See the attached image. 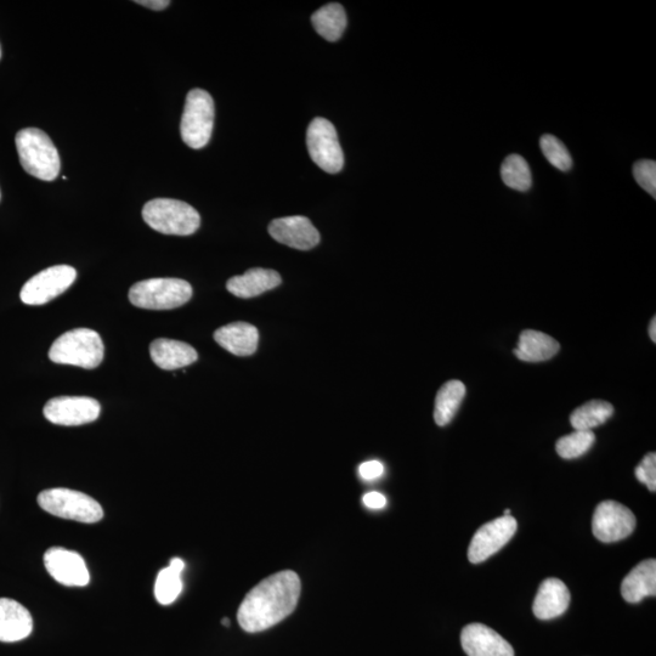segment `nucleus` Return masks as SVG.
Instances as JSON below:
<instances>
[{
	"instance_id": "nucleus-1",
	"label": "nucleus",
	"mask_w": 656,
	"mask_h": 656,
	"mask_svg": "<svg viewBox=\"0 0 656 656\" xmlns=\"http://www.w3.org/2000/svg\"><path fill=\"white\" fill-rule=\"evenodd\" d=\"M302 584L291 570L280 571L253 588L240 605L237 620L250 633L270 629L297 608Z\"/></svg>"
},
{
	"instance_id": "nucleus-2",
	"label": "nucleus",
	"mask_w": 656,
	"mask_h": 656,
	"mask_svg": "<svg viewBox=\"0 0 656 656\" xmlns=\"http://www.w3.org/2000/svg\"><path fill=\"white\" fill-rule=\"evenodd\" d=\"M21 166L28 174L44 182H53L60 173L58 150L47 133L37 128L20 130L15 139Z\"/></svg>"
},
{
	"instance_id": "nucleus-3",
	"label": "nucleus",
	"mask_w": 656,
	"mask_h": 656,
	"mask_svg": "<svg viewBox=\"0 0 656 656\" xmlns=\"http://www.w3.org/2000/svg\"><path fill=\"white\" fill-rule=\"evenodd\" d=\"M49 359L55 364L96 369L104 360L103 339L89 328L66 332L53 343Z\"/></svg>"
},
{
	"instance_id": "nucleus-4",
	"label": "nucleus",
	"mask_w": 656,
	"mask_h": 656,
	"mask_svg": "<svg viewBox=\"0 0 656 656\" xmlns=\"http://www.w3.org/2000/svg\"><path fill=\"white\" fill-rule=\"evenodd\" d=\"M143 218L151 229L164 235L189 236L201 225L199 212L188 203L172 199H156L147 202Z\"/></svg>"
},
{
	"instance_id": "nucleus-5",
	"label": "nucleus",
	"mask_w": 656,
	"mask_h": 656,
	"mask_svg": "<svg viewBox=\"0 0 656 656\" xmlns=\"http://www.w3.org/2000/svg\"><path fill=\"white\" fill-rule=\"evenodd\" d=\"M38 505L52 516L93 524L104 518L100 503L83 492L56 488L44 490L38 495Z\"/></svg>"
},
{
	"instance_id": "nucleus-6",
	"label": "nucleus",
	"mask_w": 656,
	"mask_h": 656,
	"mask_svg": "<svg viewBox=\"0 0 656 656\" xmlns=\"http://www.w3.org/2000/svg\"><path fill=\"white\" fill-rule=\"evenodd\" d=\"M192 297L188 281L180 279H149L130 288L129 301L147 310H171L182 307Z\"/></svg>"
},
{
	"instance_id": "nucleus-7",
	"label": "nucleus",
	"mask_w": 656,
	"mask_h": 656,
	"mask_svg": "<svg viewBox=\"0 0 656 656\" xmlns=\"http://www.w3.org/2000/svg\"><path fill=\"white\" fill-rule=\"evenodd\" d=\"M214 126V101L202 89H194L186 96L180 133L186 145L203 149L211 140Z\"/></svg>"
},
{
	"instance_id": "nucleus-8",
	"label": "nucleus",
	"mask_w": 656,
	"mask_h": 656,
	"mask_svg": "<svg viewBox=\"0 0 656 656\" xmlns=\"http://www.w3.org/2000/svg\"><path fill=\"white\" fill-rule=\"evenodd\" d=\"M307 145L311 160L330 174L341 172L344 155L335 126L325 118H315L307 132Z\"/></svg>"
},
{
	"instance_id": "nucleus-9",
	"label": "nucleus",
	"mask_w": 656,
	"mask_h": 656,
	"mask_svg": "<svg viewBox=\"0 0 656 656\" xmlns=\"http://www.w3.org/2000/svg\"><path fill=\"white\" fill-rule=\"evenodd\" d=\"M77 271L70 265H55L31 277L22 287L20 298L27 305H43L69 290Z\"/></svg>"
},
{
	"instance_id": "nucleus-10",
	"label": "nucleus",
	"mask_w": 656,
	"mask_h": 656,
	"mask_svg": "<svg viewBox=\"0 0 656 656\" xmlns=\"http://www.w3.org/2000/svg\"><path fill=\"white\" fill-rule=\"evenodd\" d=\"M635 528V514L621 503L615 501L599 503L593 514V535L605 544L626 539Z\"/></svg>"
},
{
	"instance_id": "nucleus-11",
	"label": "nucleus",
	"mask_w": 656,
	"mask_h": 656,
	"mask_svg": "<svg viewBox=\"0 0 656 656\" xmlns=\"http://www.w3.org/2000/svg\"><path fill=\"white\" fill-rule=\"evenodd\" d=\"M517 520L503 516L486 523L475 533L468 550L469 562L478 564L494 556L505 547L516 534Z\"/></svg>"
},
{
	"instance_id": "nucleus-12",
	"label": "nucleus",
	"mask_w": 656,
	"mask_h": 656,
	"mask_svg": "<svg viewBox=\"0 0 656 656\" xmlns=\"http://www.w3.org/2000/svg\"><path fill=\"white\" fill-rule=\"evenodd\" d=\"M101 406L99 401L87 397H59L49 400L44 406V416L58 426H82L98 420Z\"/></svg>"
},
{
	"instance_id": "nucleus-13",
	"label": "nucleus",
	"mask_w": 656,
	"mask_h": 656,
	"mask_svg": "<svg viewBox=\"0 0 656 656\" xmlns=\"http://www.w3.org/2000/svg\"><path fill=\"white\" fill-rule=\"evenodd\" d=\"M44 565L50 576L61 585L83 587L89 584V570L77 552L62 547L50 548L44 554Z\"/></svg>"
},
{
	"instance_id": "nucleus-14",
	"label": "nucleus",
	"mask_w": 656,
	"mask_h": 656,
	"mask_svg": "<svg viewBox=\"0 0 656 656\" xmlns=\"http://www.w3.org/2000/svg\"><path fill=\"white\" fill-rule=\"evenodd\" d=\"M269 234L277 242L299 251H309L320 243V234L308 218L296 216L273 220Z\"/></svg>"
},
{
	"instance_id": "nucleus-15",
	"label": "nucleus",
	"mask_w": 656,
	"mask_h": 656,
	"mask_svg": "<svg viewBox=\"0 0 656 656\" xmlns=\"http://www.w3.org/2000/svg\"><path fill=\"white\" fill-rule=\"evenodd\" d=\"M461 643L468 656H514L511 644L483 624L467 625L462 630Z\"/></svg>"
},
{
	"instance_id": "nucleus-16",
	"label": "nucleus",
	"mask_w": 656,
	"mask_h": 656,
	"mask_svg": "<svg viewBox=\"0 0 656 656\" xmlns=\"http://www.w3.org/2000/svg\"><path fill=\"white\" fill-rule=\"evenodd\" d=\"M33 630L32 615L14 599L0 598V642L22 641Z\"/></svg>"
},
{
	"instance_id": "nucleus-17",
	"label": "nucleus",
	"mask_w": 656,
	"mask_h": 656,
	"mask_svg": "<svg viewBox=\"0 0 656 656\" xmlns=\"http://www.w3.org/2000/svg\"><path fill=\"white\" fill-rule=\"evenodd\" d=\"M570 604V592L564 582L547 579L542 582L535 597L533 610L537 619L551 620L567 612Z\"/></svg>"
},
{
	"instance_id": "nucleus-18",
	"label": "nucleus",
	"mask_w": 656,
	"mask_h": 656,
	"mask_svg": "<svg viewBox=\"0 0 656 656\" xmlns=\"http://www.w3.org/2000/svg\"><path fill=\"white\" fill-rule=\"evenodd\" d=\"M214 339L220 347L236 356H250L257 352L259 332L247 322H234L218 328Z\"/></svg>"
},
{
	"instance_id": "nucleus-19",
	"label": "nucleus",
	"mask_w": 656,
	"mask_h": 656,
	"mask_svg": "<svg viewBox=\"0 0 656 656\" xmlns=\"http://www.w3.org/2000/svg\"><path fill=\"white\" fill-rule=\"evenodd\" d=\"M151 359L162 370L173 371L196 363L199 355L184 342L160 338L150 346Z\"/></svg>"
},
{
	"instance_id": "nucleus-20",
	"label": "nucleus",
	"mask_w": 656,
	"mask_h": 656,
	"mask_svg": "<svg viewBox=\"0 0 656 656\" xmlns=\"http://www.w3.org/2000/svg\"><path fill=\"white\" fill-rule=\"evenodd\" d=\"M281 282V276L275 270L256 268L241 276L231 277L226 288L234 296L247 299L274 290Z\"/></svg>"
},
{
	"instance_id": "nucleus-21",
	"label": "nucleus",
	"mask_w": 656,
	"mask_h": 656,
	"mask_svg": "<svg viewBox=\"0 0 656 656\" xmlns=\"http://www.w3.org/2000/svg\"><path fill=\"white\" fill-rule=\"evenodd\" d=\"M621 595L629 603H639L646 597L656 596L655 559L641 562L630 571L622 581Z\"/></svg>"
},
{
	"instance_id": "nucleus-22",
	"label": "nucleus",
	"mask_w": 656,
	"mask_h": 656,
	"mask_svg": "<svg viewBox=\"0 0 656 656\" xmlns=\"http://www.w3.org/2000/svg\"><path fill=\"white\" fill-rule=\"evenodd\" d=\"M561 349L556 339L544 332L525 330L519 337L514 355L525 363H544L556 356Z\"/></svg>"
},
{
	"instance_id": "nucleus-23",
	"label": "nucleus",
	"mask_w": 656,
	"mask_h": 656,
	"mask_svg": "<svg viewBox=\"0 0 656 656\" xmlns=\"http://www.w3.org/2000/svg\"><path fill=\"white\" fill-rule=\"evenodd\" d=\"M315 31L328 42H337L347 28V15L341 4H327L311 16Z\"/></svg>"
},
{
	"instance_id": "nucleus-24",
	"label": "nucleus",
	"mask_w": 656,
	"mask_h": 656,
	"mask_svg": "<svg viewBox=\"0 0 656 656\" xmlns=\"http://www.w3.org/2000/svg\"><path fill=\"white\" fill-rule=\"evenodd\" d=\"M465 395V384L460 381H450L440 388L437 398H435L434 409V421L438 426H448L454 420Z\"/></svg>"
},
{
	"instance_id": "nucleus-25",
	"label": "nucleus",
	"mask_w": 656,
	"mask_h": 656,
	"mask_svg": "<svg viewBox=\"0 0 656 656\" xmlns=\"http://www.w3.org/2000/svg\"><path fill=\"white\" fill-rule=\"evenodd\" d=\"M185 564L180 558H174L168 568L158 573L155 596L162 605L172 604L183 591L182 573Z\"/></svg>"
},
{
	"instance_id": "nucleus-26",
	"label": "nucleus",
	"mask_w": 656,
	"mask_h": 656,
	"mask_svg": "<svg viewBox=\"0 0 656 656\" xmlns=\"http://www.w3.org/2000/svg\"><path fill=\"white\" fill-rule=\"evenodd\" d=\"M614 414L612 404L603 400H592L576 409L570 416L575 431H590L602 426Z\"/></svg>"
},
{
	"instance_id": "nucleus-27",
	"label": "nucleus",
	"mask_w": 656,
	"mask_h": 656,
	"mask_svg": "<svg viewBox=\"0 0 656 656\" xmlns=\"http://www.w3.org/2000/svg\"><path fill=\"white\" fill-rule=\"evenodd\" d=\"M502 182L513 190L528 191L533 186V174L525 158L511 155L501 166Z\"/></svg>"
},
{
	"instance_id": "nucleus-28",
	"label": "nucleus",
	"mask_w": 656,
	"mask_h": 656,
	"mask_svg": "<svg viewBox=\"0 0 656 656\" xmlns=\"http://www.w3.org/2000/svg\"><path fill=\"white\" fill-rule=\"evenodd\" d=\"M596 437L590 431H574L569 435L558 440L556 450L558 455L565 460H574V458L585 455L595 444Z\"/></svg>"
},
{
	"instance_id": "nucleus-29",
	"label": "nucleus",
	"mask_w": 656,
	"mask_h": 656,
	"mask_svg": "<svg viewBox=\"0 0 656 656\" xmlns=\"http://www.w3.org/2000/svg\"><path fill=\"white\" fill-rule=\"evenodd\" d=\"M542 154L553 167L562 172H569L573 168V158L561 140L554 135L546 134L540 140Z\"/></svg>"
},
{
	"instance_id": "nucleus-30",
	"label": "nucleus",
	"mask_w": 656,
	"mask_h": 656,
	"mask_svg": "<svg viewBox=\"0 0 656 656\" xmlns=\"http://www.w3.org/2000/svg\"><path fill=\"white\" fill-rule=\"evenodd\" d=\"M633 177L643 190L656 199V163L652 160H641L633 166Z\"/></svg>"
},
{
	"instance_id": "nucleus-31",
	"label": "nucleus",
	"mask_w": 656,
	"mask_h": 656,
	"mask_svg": "<svg viewBox=\"0 0 656 656\" xmlns=\"http://www.w3.org/2000/svg\"><path fill=\"white\" fill-rule=\"evenodd\" d=\"M636 478L646 484L650 491L656 490V455L650 452L636 468Z\"/></svg>"
},
{
	"instance_id": "nucleus-32",
	"label": "nucleus",
	"mask_w": 656,
	"mask_h": 656,
	"mask_svg": "<svg viewBox=\"0 0 656 656\" xmlns=\"http://www.w3.org/2000/svg\"><path fill=\"white\" fill-rule=\"evenodd\" d=\"M383 472L384 467L380 461L364 462L359 468L360 477L364 480H376Z\"/></svg>"
},
{
	"instance_id": "nucleus-33",
	"label": "nucleus",
	"mask_w": 656,
	"mask_h": 656,
	"mask_svg": "<svg viewBox=\"0 0 656 656\" xmlns=\"http://www.w3.org/2000/svg\"><path fill=\"white\" fill-rule=\"evenodd\" d=\"M365 506L371 508V510H381V508L386 507L387 499L380 492H369L366 494L363 499Z\"/></svg>"
},
{
	"instance_id": "nucleus-34",
	"label": "nucleus",
	"mask_w": 656,
	"mask_h": 656,
	"mask_svg": "<svg viewBox=\"0 0 656 656\" xmlns=\"http://www.w3.org/2000/svg\"><path fill=\"white\" fill-rule=\"evenodd\" d=\"M135 3L143 5V7L145 8H149L157 11L166 9L169 7V4H171V2H168V0H143V2H141V0H138V2Z\"/></svg>"
},
{
	"instance_id": "nucleus-35",
	"label": "nucleus",
	"mask_w": 656,
	"mask_h": 656,
	"mask_svg": "<svg viewBox=\"0 0 656 656\" xmlns=\"http://www.w3.org/2000/svg\"><path fill=\"white\" fill-rule=\"evenodd\" d=\"M649 336H650V338H652V341L655 343L656 342V319L655 318H653L652 322H650Z\"/></svg>"
},
{
	"instance_id": "nucleus-36",
	"label": "nucleus",
	"mask_w": 656,
	"mask_h": 656,
	"mask_svg": "<svg viewBox=\"0 0 656 656\" xmlns=\"http://www.w3.org/2000/svg\"><path fill=\"white\" fill-rule=\"evenodd\" d=\"M222 624L226 627H229L230 626V620L228 618H224L223 621H222Z\"/></svg>"
},
{
	"instance_id": "nucleus-37",
	"label": "nucleus",
	"mask_w": 656,
	"mask_h": 656,
	"mask_svg": "<svg viewBox=\"0 0 656 656\" xmlns=\"http://www.w3.org/2000/svg\"><path fill=\"white\" fill-rule=\"evenodd\" d=\"M503 513H505V516H511V510H506V511L503 512Z\"/></svg>"
},
{
	"instance_id": "nucleus-38",
	"label": "nucleus",
	"mask_w": 656,
	"mask_h": 656,
	"mask_svg": "<svg viewBox=\"0 0 656 656\" xmlns=\"http://www.w3.org/2000/svg\"><path fill=\"white\" fill-rule=\"evenodd\" d=\"M0 59H2V48H0Z\"/></svg>"
}]
</instances>
